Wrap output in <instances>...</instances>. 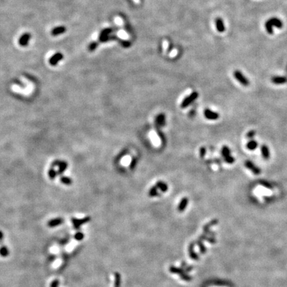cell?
<instances>
[{"mask_svg":"<svg viewBox=\"0 0 287 287\" xmlns=\"http://www.w3.org/2000/svg\"><path fill=\"white\" fill-rule=\"evenodd\" d=\"M48 174H49V177H50V179H54V178H55L56 176H57V174L56 171L54 170L53 168H51L50 169H49Z\"/></svg>","mask_w":287,"mask_h":287,"instance_id":"24","label":"cell"},{"mask_svg":"<svg viewBox=\"0 0 287 287\" xmlns=\"http://www.w3.org/2000/svg\"><path fill=\"white\" fill-rule=\"evenodd\" d=\"M204 115L206 118L209 120H217L219 118V114L210 110V109H206L204 111Z\"/></svg>","mask_w":287,"mask_h":287,"instance_id":"8","label":"cell"},{"mask_svg":"<svg viewBox=\"0 0 287 287\" xmlns=\"http://www.w3.org/2000/svg\"><path fill=\"white\" fill-rule=\"evenodd\" d=\"M156 186L158 187V189H160L162 191V192H166V191H167V190H168V186L167 184H166V183L163 182L162 181H159L158 182H157Z\"/></svg>","mask_w":287,"mask_h":287,"instance_id":"17","label":"cell"},{"mask_svg":"<svg viewBox=\"0 0 287 287\" xmlns=\"http://www.w3.org/2000/svg\"><path fill=\"white\" fill-rule=\"evenodd\" d=\"M155 121H156L157 124L159 126H162L164 125L165 124V121H166V118H165L164 114H159V115L157 116Z\"/></svg>","mask_w":287,"mask_h":287,"instance_id":"18","label":"cell"},{"mask_svg":"<svg viewBox=\"0 0 287 287\" xmlns=\"http://www.w3.org/2000/svg\"><path fill=\"white\" fill-rule=\"evenodd\" d=\"M0 255L2 256H4V257L8 256V255H9V251H8L6 247H2L0 248Z\"/></svg>","mask_w":287,"mask_h":287,"instance_id":"22","label":"cell"},{"mask_svg":"<svg viewBox=\"0 0 287 287\" xmlns=\"http://www.w3.org/2000/svg\"><path fill=\"white\" fill-rule=\"evenodd\" d=\"M66 27L64 26H60V27H57L55 28H54L51 31V35L53 36H57V35H59L61 34L64 33L66 31Z\"/></svg>","mask_w":287,"mask_h":287,"instance_id":"12","label":"cell"},{"mask_svg":"<svg viewBox=\"0 0 287 287\" xmlns=\"http://www.w3.org/2000/svg\"><path fill=\"white\" fill-rule=\"evenodd\" d=\"M217 223V220L215 219V220L212 221L211 223L207 224V225L204 227V233H206V232H208L210 227L215 225V224H216Z\"/></svg>","mask_w":287,"mask_h":287,"instance_id":"25","label":"cell"},{"mask_svg":"<svg viewBox=\"0 0 287 287\" xmlns=\"http://www.w3.org/2000/svg\"><path fill=\"white\" fill-rule=\"evenodd\" d=\"M261 152L262 156L264 160H268L270 158V150L269 147L266 144H263L261 147Z\"/></svg>","mask_w":287,"mask_h":287,"instance_id":"10","label":"cell"},{"mask_svg":"<svg viewBox=\"0 0 287 287\" xmlns=\"http://www.w3.org/2000/svg\"><path fill=\"white\" fill-rule=\"evenodd\" d=\"M245 166H246V168L249 169L251 171H252L254 174L255 175H259L261 174V170L259 169V167H257L255 163L253 162H251L250 160H246L245 162Z\"/></svg>","mask_w":287,"mask_h":287,"instance_id":"5","label":"cell"},{"mask_svg":"<svg viewBox=\"0 0 287 287\" xmlns=\"http://www.w3.org/2000/svg\"><path fill=\"white\" fill-rule=\"evenodd\" d=\"M75 238L76 240H83V238H84V235L82 233H81V232H78V233L75 234Z\"/></svg>","mask_w":287,"mask_h":287,"instance_id":"29","label":"cell"},{"mask_svg":"<svg viewBox=\"0 0 287 287\" xmlns=\"http://www.w3.org/2000/svg\"><path fill=\"white\" fill-rule=\"evenodd\" d=\"M199 94L198 92H193L192 93H191L188 97H185L184 100H183L181 104V107L182 108H187L188 106L191 105V103L193 102V101L196 100L197 98H198Z\"/></svg>","mask_w":287,"mask_h":287,"instance_id":"3","label":"cell"},{"mask_svg":"<svg viewBox=\"0 0 287 287\" xmlns=\"http://www.w3.org/2000/svg\"><path fill=\"white\" fill-rule=\"evenodd\" d=\"M30 39H31V35L29 33H25L20 37V40H19V43L21 46L25 47L28 45Z\"/></svg>","mask_w":287,"mask_h":287,"instance_id":"9","label":"cell"},{"mask_svg":"<svg viewBox=\"0 0 287 287\" xmlns=\"http://www.w3.org/2000/svg\"><path fill=\"white\" fill-rule=\"evenodd\" d=\"M59 285V281L58 280H54L52 282L51 287H58Z\"/></svg>","mask_w":287,"mask_h":287,"instance_id":"32","label":"cell"},{"mask_svg":"<svg viewBox=\"0 0 287 287\" xmlns=\"http://www.w3.org/2000/svg\"><path fill=\"white\" fill-rule=\"evenodd\" d=\"M63 222V219L62 218H56L53 219H51V221H49L48 222V225L50 227H57L58 225H61V224Z\"/></svg>","mask_w":287,"mask_h":287,"instance_id":"14","label":"cell"},{"mask_svg":"<svg viewBox=\"0 0 287 287\" xmlns=\"http://www.w3.org/2000/svg\"><path fill=\"white\" fill-rule=\"evenodd\" d=\"M112 31H113V29H110V28H107V29H104L103 31H101L99 37H105V36H108V34H110Z\"/></svg>","mask_w":287,"mask_h":287,"instance_id":"23","label":"cell"},{"mask_svg":"<svg viewBox=\"0 0 287 287\" xmlns=\"http://www.w3.org/2000/svg\"><path fill=\"white\" fill-rule=\"evenodd\" d=\"M215 24H216V27H217V31L219 32L223 33L224 31H225V25H224L223 21L221 18L216 19Z\"/></svg>","mask_w":287,"mask_h":287,"instance_id":"13","label":"cell"},{"mask_svg":"<svg viewBox=\"0 0 287 287\" xmlns=\"http://www.w3.org/2000/svg\"><path fill=\"white\" fill-rule=\"evenodd\" d=\"M121 43H122V45L123 46H124V47H128V46L130 45V42L128 41H122Z\"/></svg>","mask_w":287,"mask_h":287,"instance_id":"34","label":"cell"},{"mask_svg":"<svg viewBox=\"0 0 287 287\" xmlns=\"http://www.w3.org/2000/svg\"><path fill=\"white\" fill-rule=\"evenodd\" d=\"M256 134V132H255V131H254V130H251L249 131L247 133V136L248 138H253L254 136H255Z\"/></svg>","mask_w":287,"mask_h":287,"instance_id":"30","label":"cell"},{"mask_svg":"<svg viewBox=\"0 0 287 287\" xmlns=\"http://www.w3.org/2000/svg\"><path fill=\"white\" fill-rule=\"evenodd\" d=\"M134 1L136 3H140V1H139V0H134Z\"/></svg>","mask_w":287,"mask_h":287,"instance_id":"37","label":"cell"},{"mask_svg":"<svg viewBox=\"0 0 287 287\" xmlns=\"http://www.w3.org/2000/svg\"><path fill=\"white\" fill-rule=\"evenodd\" d=\"M188 203V199L187 198H183L180 203L179 204L178 206V210L179 211H183L185 209V207L187 206Z\"/></svg>","mask_w":287,"mask_h":287,"instance_id":"15","label":"cell"},{"mask_svg":"<svg viewBox=\"0 0 287 287\" xmlns=\"http://www.w3.org/2000/svg\"><path fill=\"white\" fill-rule=\"evenodd\" d=\"M61 182L62 184H63L65 185H71L73 184V180L70 178L69 177L66 176H62L61 177Z\"/></svg>","mask_w":287,"mask_h":287,"instance_id":"20","label":"cell"},{"mask_svg":"<svg viewBox=\"0 0 287 287\" xmlns=\"http://www.w3.org/2000/svg\"><path fill=\"white\" fill-rule=\"evenodd\" d=\"M221 154H222V155H223V157L224 158V159H225V158L231 156L230 149H229L227 146H224L222 147V150H221Z\"/></svg>","mask_w":287,"mask_h":287,"instance_id":"19","label":"cell"},{"mask_svg":"<svg viewBox=\"0 0 287 287\" xmlns=\"http://www.w3.org/2000/svg\"><path fill=\"white\" fill-rule=\"evenodd\" d=\"M98 43H99L98 42H92V43H91L89 46V50L90 51H94L95 49H97V47H98Z\"/></svg>","mask_w":287,"mask_h":287,"instance_id":"27","label":"cell"},{"mask_svg":"<svg viewBox=\"0 0 287 287\" xmlns=\"http://www.w3.org/2000/svg\"><path fill=\"white\" fill-rule=\"evenodd\" d=\"M233 76H235V78H236V80L239 82V83L242 84L243 86H248L249 85V81L248 80V78L246 77V76L243 75L242 72H240V70H235L233 73Z\"/></svg>","mask_w":287,"mask_h":287,"instance_id":"2","label":"cell"},{"mask_svg":"<svg viewBox=\"0 0 287 287\" xmlns=\"http://www.w3.org/2000/svg\"><path fill=\"white\" fill-rule=\"evenodd\" d=\"M136 159H134L132 161V163H131V166H130V167L131 168H134L135 166V164H136Z\"/></svg>","mask_w":287,"mask_h":287,"instance_id":"35","label":"cell"},{"mask_svg":"<svg viewBox=\"0 0 287 287\" xmlns=\"http://www.w3.org/2000/svg\"><path fill=\"white\" fill-rule=\"evenodd\" d=\"M115 287H120V275L119 273H115Z\"/></svg>","mask_w":287,"mask_h":287,"instance_id":"26","label":"cell"},{"mask_svg":"<svg viewBox=\"0 0 287 287\" xmlns=\"http://www.w3.org/2000/svg\"><path fill=\"white\" fill-rule=\"evenodd\" d=\"M53 166H58L59 167V170L57 174L59 175H61L62 173H64L66 170L67 167H68V163L66 162H63V161H59L56 160L53 163Z\"/></svg>","mask_w":287,"mask_h":287,"instance_id":"6","label":"cell"},{"mask_svg":"<svg viewBox=\"0 0 287 287\" xmlns=\"http://www.w3.org/2000/svg\"><path fill=\"white\" fill-rule=\"evenodd\" d=\"M271 81L272 83L275 84H285L287 82V78L285 76H273L271 78Z\"/></svg>","mask_w":287,"mask_h":287,"instance_id":"11","label":"cell"},{"mask_svg":"<svg viewBox=\"0 0 287 287\" xmlns=\"http://www.w3.org/2000/svg\"><path fill=\"white\" fill-rule=\"evenodd\" d=\"M62 58H63L62 54L60 53V52H58V53H56L54 55L51 57V59H49V63L52 66H55L60 61H61Z\"/></svg>","mask_w":287,"mask_h":287,"instance_id":"7","label":"cell"},{"mask_svg":"<svg viewBox=\"0 0 287 287\" xmlns=\"http://www.w3.org/2000/svg\"><path fill=\"white\" fill-rule=\"evenodd\" d=\"M198 243L199 244V247H200V250H201V252L202 253H206V248H205L203 245H202L201 244V243L200 240H199V241H198Z\"/></svg>","mask_w":287,"mask_h":287,"instance_id":"31","label":"cell"},{"mask_svg":"<svg viewBox=\"0 0 287 287\" xmlns=\"http://www.w3.org/2000/svg\"><path fill=\"white\" fill-rule=\"evenodd\" d=\"M247 147L249 150H255L258 146V142L255 140H251L247 144Z\"/></svg>","mask_w":287,"mask_h":287,"instance_id":"16","label":"cell"},{"mask_svg":"<svg viewBox=\"0 0 287 287\" xmlns=\"http://www.w3.org/2000/svg\"><path fill=\"white\" fill-rule=\"evenodd\" d=\"M191 247H190V253L191 257H192L193 259H198V256L196 255V254L193 252V244H191Z\"/></svg>","mask_w":287,"mask_h":287,"instance_id":"28","label":"cell"},{"mask_svg":"<svg viewBox=\"0 0 287 287\" xmlns=\"http://www.w3.org/2000/svg\"><path fill=\"white\" fill-rule=\"evenodd\" d=\"M283 27V22L279 18L273 17L268 20L264 23V28L268 33L272 35L274 33L273 28L277 27L278 29H281Z\"/></svg>","mask_w":287,"mask_h":287,"instance_id":"1","label":"cell"},{"mask_svg":"<svg viewBox=\"0 0 287 287\" xmlns=\"http://www.w3.org/2000/svg\"><path fill=\"white\" fill-rule=\"evenodd\" d=\"M206 148L205 147H201V149H200V155H201V157H203L205 154H206Z\"/></svg>","mask_w":287,"mask_h":287,"instance_id":"33","label":"cell"},{"mask_svg":"<svg viewBox=\"0 0 287 287\" xmlns=\"http://www.w3.org/2000/svg\"><path fill=\"white\" fill-rule=\"evenodd\" d=\"M71 220H72V223H73L74 228L76 229H78L79 227H80L81 225H83V224L91 221V217H84L83 219H81L73 217Z\"/></svg>","mask_w":287,"mask_h":287,"instance_id":"4","label":"cell"},{"mask_svg":"<svg viewBox=\"0 0 287 287\" xmlns=\"http://www.w3.org/2000/svg\"><path fill=\"white\" fill-rule=\"evenodd\" d=\"M3 237H4V234H3L2 232L0 231V240L2 239Z\"/></svg>","mask_w":287,"mask_h":287,"instance_id":"36","label":"cell"},{"mask_svg":"<svg viewBox=\"0 0 287 287\" xmlns=\"http://www.w3.org/2000/svg\"><path fill=\"white\" fill-rule=\"evenodd\" d=\"M158 187L156 186V185L153 186L151 189H150L149 191V195L150 197H155L158 195Z\"/></svg>","mask_w":287,"mask_h":287,"instance_id":"21","label":"cell"}]
</instances>
